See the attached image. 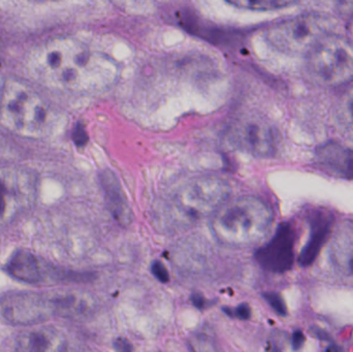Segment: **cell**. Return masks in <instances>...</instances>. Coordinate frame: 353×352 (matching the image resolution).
I'll return each instance as SVG.
<instances>
[{
  "instance_id": "cell-1",
  "label": "cell",
  "mask_w": 353,
  "mask_h": 352,
  "mask_svg": "<svg viewBox=\"0 0 353 352\" xmlns=\"http://www.w3.org/2000/svg\"><path fill=\"white\" fill-rule=\"evenodd\" d=\"M27 66L29 74L45 86L76 94L105 92L120 76L113 58L68 35L52 37L33 48Z\"/></svg>"
},
{
  "instance_id": "cell-2",
  "label": "cell",
  "mask_w": 353,
  "mask_h": 352,
  "mask_svg": "<svg viewBox=\"0 0 353 352\" xmlns=\"http://www.w3.org/2000/svg\"><path fill=\"white\" fill-rule=\"evenodd\" d=\"M273 213L263 200L252 196L224 204L212 217L214 237L226 246L250 247L267 239Z\"/></svg>"
},
{
  "instance_id": "cell-3",
  "label": "cell",
  "mask_w": 353,
  "mask_h": 352,
  "mask_svg": "<svg viewBox=\"0 0 353 352\" xmlns=\"http://www.w3.org/2000/svg\"><path fill=\"white\" fill-rule=\"evenodd\" d=\"M50 111L41 94L26 81L8 78L0 86V126L25 138H45Z\"/></svg>"
},
{
  "instance_id": "cell-4",
  "label": "cell",
  "mask_w": 353,
  "mask_h": 352,
  "mask_svg": "<svg viewBox=\"0 0 353 352\" xmlns=\"http://www.w3.org/2000/svg\"><path fill=\"white\" fill-rule=\"evenodd\" d=\"M337 25L327 14H300L270 27L265 31V39L281 53L307 56L321 41L337 33Z\"/></svg>"
},
{
  "instance_id": "cell-5",
  "label": "cell",
  "mask_w": 353,
  "mask_h": 352,
  "mask_svg": "<svg viewBox=\"0 0 353 352\" xmlns=\"http://www.w3.org/2000/svg\"><path fill=\"white\" fill-rule=\"evenodd\" d=\"M306 57L307 74L314 84L333 88L353 82V48L337 33L321 41Z\"/></svg>"
},
{
  "instance_id": "cell-6",
  "label": "cell",
  "mask_w": 353,
  "mask_h": 352,
  "mask_svg": "<svg viewBox=\"0 0 353 352\" xmlns=\"http://www.w3.org/2000/svg\"><path fill=\"white\" fill-rule=\"evenodd\" d=\"M39 179L26 167H0V229L28 212L37 198Z\"/></svg>"
},
{
  "instance_id": "cell-7",
  "label": "cell",
  "mask_w": 353,
  "mask_h": 352,
  "mask_svg": "<svg viewBox=\"0 0 353 352\" xmlns=\"http://www.w3.org/2000/svg\"><path fill=\"white\" fill-rule=\"evenodd\" d=\"M230 194V186L224 180L212 176L196 178L176 194V208L195 219L213 216L228 203Z\"/></svg>"
},
{
  "instance_id": "cell-8",
  "label": "cell",
  "mask_w": 353,
  "mask_h": 352,
  "mask_svg": "<svg viewBox=\"0 0 353 352\" xmlns=\"http://www.w3.org/2000/svg\"><path fill=\"white\" fill-rule=\"evenodd\" d=\"M56 318L50 293L10 291L0 297V320L14 327L39 326Z\"/></svg>"
},
{
  "instance_id": "cell-9",
  "label": "cell",
  "mask_w": 353,
  "mask_h": 352,
  "mask_svg": "<svg viewBox=\"0 0 353 352\" xmlns=\"http://www.w3.org/2000/svg\"><path fill=\"white\" fill-rule=\"evenodd\" d=\"M230 140L241 150L257 157L275 154L277 138L271 126L259 119H243L230 130Z\"/></svg>"
},
{
  "instance_id": "cell-10",
  "label": "cell",
  "mask_w": 353,
  "mask_h": 352,
  "mask_svg": "<svg viewBox=\"0 0 353 352\" xmlns=\"http://www.w3.org/2000/svg\"><path fill=\"white\" fill-rule=\"evenodd\" d=\"M259 264L271 272H284L294 262V235L288 225H282L269 243L255 254Z\"/></svg>"
},
{
  "instance_id": "cell-11",
  "label": "cell",
  "mask_w": 353,
  "mask_h": 352,
  "mask_svg": "<svg viewBox=\"0 0 353 352\" xmlns=\"http://www.w3.org/2000/svg\"><path fill=\"white\" fill-rule=\"evenodd\" d=\"M56 318L82 320L97 311V302L90 293L77 289L50 291Z\"/></svg>"
},
{
  "instance_id": "cell-12",
  "label": "cell",
  "mask_w": 353,
  "mask_h": 352,
  "mask_svg": "<svg viewBox=\"0 0 353 352\" xmlns=\"http://www.w3.org/2000/svg\"><path fill=\"white\" fill-rule=\"evenodd\" d=\"M22 331L14 339V349L23 352H59L66 349V340L61 333L49 327Z\"/></svg>"
},
{
  "instance_id": "cell-13",
  "label": "cell",
  "mask_w": 353,
  "mask_h": 352,
  "mask_svg": "<svg viewBox=\"0 0 353 352\" xmlns=\"http://www.w3.org/2000/svg\"><path fill=\"white\" fill-rule=\"evenodd\" d=\"M101 183L112 216L121 227H130L134 220V214L117 176L113 171L105 169L101 172Z\"/></svg>"
},
{
  "instance_id": "cell-14",
  "label": "cell",
  "mask_w": 353,
  "mask_h": 352,
  "mask_svg": "<svg viewBox=\"0 0 353 352\" xmlns=\"http://www.w3.org/2000/svg\"><path fill=\"white\" fill-rule=\"evenodd\" d=\"M316 161L319 167L331 175L353 180V149L329 143L319 149Z\"/></svg>"
},
{
  "instance_id": "cell-15",
  "label": "cell",
  "mask_w": 353,
  "mask_h": 352,
  "mask_svg": "<svg viewBox=\"0 0 353 352\" xmlns=\"http://www.w3.org/2000/svg\"><path fill=\"white\" fill-rule=\"evenodd\" d=\"M3 270L14 280L26 284L43 282L45 271L41 260L28 250H17L6 262Z\"/></svg>"
},
{
  "instance_id": "cell-16",
  "label": "cell",
  "mask_w": 353,
  "mask_h": 352,
  "mask_svg": "<svg viewBox=\"0 0 353 352\" xmlns=\"http://www.w3.org/2000/svg\"><path fill=\"white\" fill-rule=\"evenodd\" d=\"M331 260L338 273L353 278V231H342L334 238Z\"/></svg>"
},
{
  "instance_id": "cell-17",
  "label": "cell",
  "mask_w": 353,
  "mask_h": 352,
  "mask_svg": "<svg viewBox=\"0 0 353 352\" xmlns=\"http://www.w3.org/2000/svg\"><path fill=\"white\" fill-rule=\"evenodd\" d=\"M335 118L340 132L353 142V86L340 95L336 105Z\"/></svg>"
},
{
  "instance_id": "cell-18",
  "label": "cell",
  "mask_w": 353,
  "mask_h": 352,
  "mask_svg": "<svg viewBox=\"0 0 353 352\" xmlns=\"http://www.w3.org/2000/svg\"><path fill=\"white\" fill-rule=\"evenodd\" d=\"M230 6L249 10H275L288 8L298 0H225Z\"/></svg>"
},
{
  "instance_id": "cell-19",
  "label": "cell",
  "mask_w": 353,
  "mask_h": 352,
  "mask_svg": "<svg viewBox=\"0 0 353 352\" xmlns=\"http://www.w3.org/2000/svg\"><path fill=\"white\" fill-rule=\"evenodd\" d=\"M224 313L228 314L230 318H236L239 320H246L250 318V308L247 304H241L236 308H223Z\"/></svg>"
},
{
  "instance_id": "cell-20",
  "label": "cell",
  "mask_w": 353,
  "mask_h": 352,
  "mask_svg": "<svg viewBox=\"0 0 353 352\" xmlns=\"http://www.w3.org/2000/svg\"><path fill=\"white\" fill-rule=\"evenodd\" d=\"M151 272H152L153 276L157 280L161 281V282L167 283L169 281V272H168L167 268L161 262H153L152 266H151Z\"/></svg>"
},
{
  "instance_id": "cell-21",
  "label": "cell",
  "mask_w": 353,
  "mask_h": 352,
  "mask_svg": "<svg viewBox=\"0 0 353 352\" xmlns=\"http://www.w3.org/2000/svg\"><path fill=\"white\" fill-rule=\"evenodd\" d=\"M265 299L267 301L271 304L272 307L276 310L277 312H280V313H283L284 307L283 304H282L281 300L278 297L277 295H272V293H267L265 295Z\"/></svg>"
},
{
  "instance_id": "cell-22",
  "label": "cell",
  "mask_w": 353,
  "mask_h": 352,
  "mask_svg": "<svg viewBox=\"0 0 353 352\" xmlns=\"http://www.w3.org/2000/svg\"><path fill=\"white\" fill-rule=\"evenodd\" d=\"M114 346H115V349L119 351H132V347L130 346V343H128V341L124 340V339H118V340H116L115 343H114Z\"/></svg>"
},
{
  "instance_id": "cell-23",
  "label": "cell",
  "mask_w": 353,
  "mask_h": 352,
  "mask_svg": "<svg viewBox=\"0 0 353 352\" xmlns=\"http://www.w3.org/2000/svg\"><path fill=\"white\" fill-rule=\"evenodd\" d=\"M74 142L78 146H83V145L86 144L87 142V136L85 134V132L83 130H78L77 134H74Z\"/></svg>"
},
{
  "instance_id": "cell-24",
  "label": "cell",
  "mask_w": 353,
  "mask_h": 352,
  "mask_svg": "<svg viewBox=\"0 0 353 352\" xmlns=\"http://www.w3.org/2000/svg\"><path fill=\"white\" fill-rule=\"evenodd\" d=\"M191 300H192L193 305L196 308H199V309H201V308H203V306H205V300H203L201 296L193 295L192 297H191Z\"/></svg>"
}]
</instances>
